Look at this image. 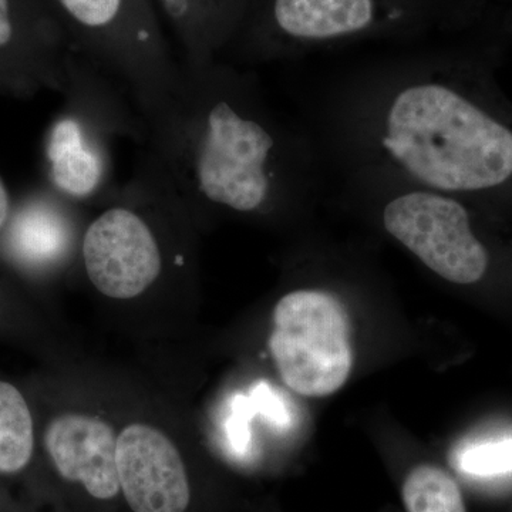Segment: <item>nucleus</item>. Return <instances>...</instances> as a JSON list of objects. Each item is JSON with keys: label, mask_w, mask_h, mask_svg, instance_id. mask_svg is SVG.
<instances>
[{"label": "nucleus", "mask_w": 512, "mask_h": 512, "mask_svg": "<svg viewBox=\"0 0 512 512\" xmlns=\"http://www.w3.org/2000/svg\"><path fill=\"white\" fill-rule=\"evenodd\" d=\"M357 97L346 141L380 185L471 194L512 178V130L433 59L392 67Z\"/></svg>", "instance_id": "nucleus-1"}, {"label": "nucleus", "mask_w": 512, "mask_h": 512, "mask_svg": "<svg viewBox=\"0 0 512 512\" xmlns=\"http://www.w3.org/2000/svg\"><path fill=\"white\" fill-rule=\"evenodd\" d=\"M157 116L168 123L178 175L208 204L252 215L302 194L306 157L228 77L201 74L192 86L183 79Z\"/></svg>", "instance_id": "nucleus-2"}, {"label": "nucleus", "mask_w": 512, "mask_h": 512, "mask_svg": "<svg viewBox=\"0 0 512 512\" xmlns=\"http://www.w3.org/2000/svg\"><path fill=\"white\" fill-rule=\"evenodd\" d=\"M252 10L258 36L296 50L434 29L446 0H251Z\"/></svg>", "instance_id": "nucleus-3"}, {"label": "nucleus", "mask_w": 512, "mask_h": 512, "mask_svg": "<svg viewBox=\"0 0 512 512\" xmlns=\"http://www.w3.org/2000/svg\"><path fill=\"white\" fill-rule=\"evenodd\" d=\"M269 350L289 389L306 397L329 396L352 370L349 316L338 296L296 289L275 305Z\"/></svg>", "instance_id": "nucleus-4"}, {"label": "nucleus", "mask_w": 512, "mask_h": 512, "mask_svg": "<svg viewBox=\"0 0 512 512\" xmlns=\"http://www.w3.org/2000/svg\"><path fill=\"white\" fill-rule=\"evenodd\" d=\"M379 188L387 194L384 229L430 271L458 285L484 278L490 256L474 234L470 212L456 195L406 185Z\"/></svg>", "instance_id": "nucleus-5"}, {"label": "nucleus", "mask_w": 512, "mask_h": 512, "mask_svg": "<svg viewBox=\"0 0 512 512\" xmlns=\"http://www.w3.org/2000/svg\"><path fill=\"white\" fill-rule=\"evenodd\" d=\"M84 269L94 288L111 299L143 295L163 271L153 229L133 208L111 207L83 235Z\"/></svg>", "instance_id": "nucleus-6"}, {"label": "nucleus", "mask_w": 512, "mask_h": 512, "mask_svg": "<svg viewBox=\"0 0 512 512\" xmlns=\"http://www.w3.org/2000/svg\"><path fill=\"white\" fill-rule=\"evenodd\" d=\"M120 491L134 512H185L190 481L180 451L163 431L134 423L117 437Z\"/></svg>", "instance_id": "nucleus-7"}, {"label": "nucleus", "mask_w": 512, "mask_h": 512, "mask_svg": "<svg viewBox=\"0 0 512 512\" xmlns=\"http://www.w3.org/2000/svg\"><path fill=\"white\" fill-rule=\"evenodd\" d=\"M117 437L109 423L82 413H66L47 426L45 446L57 473L80 483L97 500L120 493Z\"/></svg>", "instance_id": "nucleus-8"}, {"label": "nucleus", "mask_w": 512, "mask_h": 512, "mask_svg": "<svg viewBox=\"0 0 512 512\" xmlns=\"http://www.w3.org/2000/svg\"><path fill=\"white\" fill-rule=\"evenodd\" d=\"M47 160L53 184L63 194L83 200L99 190L104 177L101 147L79 119L63 117L53 126L47 141Z\"/></svg>", "instance_id": "nucleus-9"}, {"label": "nucleus", "mask_w": 512, "mask_h": 512, "mask_svg": "<svg viewBox=\"0 0 512 512\" xmlns=\"http://www.w3.org/2000/svg\"><path fill=\"white\" fill-rule=\"evenodd\" d=\"M69 245V225L45 204H33L20 211L9 229L12 254L32 266L53 264Z\"/></svg>", "instance_id": "nucleus-10"}, {"label": "nucleus", "mask_w": 512, "mask_h": 512, "mask_svg": "<svg viewBox=\"0 0 512 512\" xmlns=\"http://www.w3.org/2000/svg\"><path fill=\"white\" fill-rule=\"evenodd\" d=\"M35 448L32 413L13 384L0 382V473L15 474L28 466Z\"/></svg>", "instance_id": "nucleus-11"}, {"label": "nucleus", "mask_w": 512, "mask_h": 512, "mask_svg": "<svg viewBox=\"0 0 512 512\" xmlns=\"http://www.w3.org/2000/svg\"><path fill=\"white\" fill-rule=\"evenodd\" d=\"M407 512H467L463 494L454 478L430 464L410 471L403 484Z\"/></svg>", "instance_id": "nucleus-12"}, {"label": "nucleus", "mask_w": 512, "mask_h": 512, "mask_svg": "<svg viewBox=\"0 0 512 512\" xmlns=\"http://www.w3.org/2000/svg\"><path fill=\"white\" fill-rule=\"evenodd\" d=\"M70 20L83 32L101 36L113 33L126 15L127 0H57Z\"/></svg>", "instance_id": "nucleus-13"}, {"label": "nucleus", "mask_w": 512, "mask_h": 512, "mask_svg": "<svg viewBox=\"0 0 512 512\" xmlns=\"http://www.w3.org/2000/svg\"><path fill=\"white\" fill-rule=\"evenodd\" d=\"M457 466L473 477H497L512 473V439L471 444L458 453Z\"/></svg>", "instance_id": "nucleus-14"}, {"label": "nucleus", "mask_w": 512, "mask_h": 512, "mask_svg": "<svg viewBox=\"0 0 512 512\" xmlns=\"http://www.w3.org/2000/svg\"><path fill=\"white\" fill-rule=\"evenodd\" d=\"M259 412L258 402L254 394L252 397L239 396L232 403L231 414L227 423V437L229 446L237 454H244L248 451L249 441V419Z\"/></svg>", "instance_id": "nucleus-15"}, {"label": "nucleus", "mask_w": 512, "mask_h": 512, "mask_svg": "<svg viewBox=\"0 0 512 512\" xmlns=\"http://www.w3.org/2000/svg\"><path fill=\"white\" fill-rule=\"evenodd\" d=\"M167 10L168 15L175 20H184L187 18L188 13L192 12V8H197L198 0H158ZM225 9L234 13L239 20H244L245 13H247L249 0H217Z\"/></svg>", "instance_id": "nucleus-16"}, {"label": "nucleus", "mask_w": 512, "mask_h": 512, "mask_svg": "<svg viewBox=\"0 0 512 512\" xmlns=\"http://www.w3.org/2000/svg\"><path fill=\"white\" fill-rule=\"evenodd\" d=\"M15 39L12 0H0V49H5Z\"/></svg>", "instance_id": "nucleus-17"}, {"label": "nucleus", "mask_w": 512, "mask_h": 512, "mask_svg": "<svg viewBox=\"0 0 512 512\" xmlns=\"http://www.w3.org/2000/svg\"><path fill=\"white\" fill-rule=\"evenodd\" d=\"M10 210V201L9 194L6 191L5 184L0 180V228L5 225V222L8 221Z\"/></svg>", "instance_id": "nucleus-18"}]
</instances>
